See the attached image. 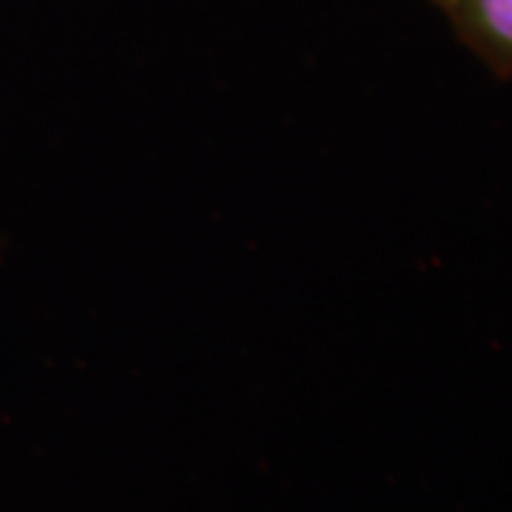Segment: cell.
Listing matches in <instances>:
<instances>
[{"mask_svg": "<svg viewBox=\"0 0 512 512\" xmlns=\"http://www.w3.org/2000/svg\"><path fill=\"white\" fill-rule=\"evenodd\" d=\"M441 6L481 55L512 72V0H441Z\"/></svg>", "mask_w": 512, "mask_h": 512, "instance_id": "cell-1", "label": "cell"}]
</instances>
